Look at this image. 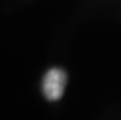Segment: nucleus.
I'll return each instance as SVG.
<instances>
[{"mask_svg":"<svg viewBox=\"0 0 121 120\" xmlns=\"http://www.w3.org/2000/svg\"><path fill=\"white\" fill-rule=\"evenodd\" d=\"M66 86V74L60 69H52L43 79V93L49 101H58L62 97Z\"/></svg>","mask_w":121,"mask_h":120,"instance_id":"f257e3e1","label":"nucleus"}]
</instances>
